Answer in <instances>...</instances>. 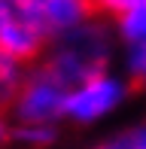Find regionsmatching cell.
I'll list each match as a JSON object with an SVG mask.
<instances>
[{
  "instance_id": "9c48e42d",
  "label": "cell",
  "mask_w": 146,
  "mask_h": 149,
  "mask_svg": "<svg viewBox=\"0 0 146 149\" xmlns=\"http://www.w3.org/2000/svg\"><path fill=\"white\" fill-rule=\"evenodd\" d=\"M101 149H146V131H137V134H125V137L113 140V143L101 146Z\"/></svg>"
},
{
  "instance_id": "6da1fadb",
  "label": "cell",
  "mask_w": 146,
  "mask_h": 149,
  "mask_svg": "<svg viewBox=\"0 0 146 149\" xmlns=\"http://www.w3.org/2000/svg\"><path fill=\"white\" fill-rule=\"evenodd\" d=\"M107 58H110V33L101 24L85 22L82 28L61 33L55 40V49L43 67L73 91L76 85L101 76L107 70Z\"/></svg>"
},
{
  "instance_id": "3957f363",
  "label": "cell",
  "mask_w": 146,
  "mask_h": 149,
  "mask_svg": "<svg viewBox=\"0 0 146 149\" xmlns=\"http://www.w3.org/2000/svg\"><path fill=\"white\" fill-rule=\"evenodd\" d=\"M67 97H70V88L61 85L46 67H40L37 73L24 79L22 91L15 97V113L24 125H49L52 119L67 113Z\"/></svg>"
},
{
  "instance_id": "5b68a950",
  "label": "cell",
  "mask_w": 146,
  "mask_h": 149,
  "mask_svg": "<svg viewBox=\"0 0 146 149\" xmlns=\"http://www.w3.org/2000/svg\"><path fill=\"white\" fill-rule=\"evenodd\" d=\"M40 3L52 28V37L82 28L85 22H91V12H95V0H40Z\"/></svg>"
},
{
  "instance_id": "8992f818",
  "label": "cell",
  "mask_w": 146,
  "mask_h": 149,
  "mask_svg": "<svg viewBox=\"0 0 146 149\" xmlns=\"http://www.w3.org/2000/svg\"><path fill=\"white\" fill-rule=\"evenodd\" d=\"M119 31H122V37L128 40L131 46L146 43V0L134 3L128 12L119 15Z\"/></svg>"
},
{
  "instance_id": "30bf717a",
  "label": "cell",
  "mask_w": 146,
  "mask_h": 149,
  "mask_svg": "<svg viewBox=\"0 0 146 149\" xmlns=\"http://www.w3.org/2000/svg\"><path fill=\"white\" fill-rule=\"evenodd\" d=\"M134 3H140V0H95V9L110 12V15H122V12H128Z\"/></svg>"
},
{
  "instance_id": "277c9868",
  "label": "cell",
  "mask_w": 146,
  "mask_h": 149,
  "mask_svg": "<svg viewBox=\"0 0 146 149\" xmlns=\"http://www.w3.org/2000/svg\"><path fill=\"white\" fill-rule=\"evenodd\" d=\"M122 94H125V85L119 82L116 76L101 73V76L88 79V82L76 85V88L70 91L67 116L76 119V122H91V119L104 116V113H110L113 107L122 100Z\"/></svg>"
},
{
  "instance_id": "ba28073f",
  "label": "cell",
  "mask_w": 146,
  "mask_h": 149,
  "mask_svg": "<svg viewBox=\"0 0 146 149\" xmlns=\"http://www.w3.org/2000/svg\"><path fill=\"white\" fill-rule=\"evenodd\" d=\"M128 70H131V79L137 85L146 88V43H137L131 46V55H128Z\"/></svg>"
},
{
  "instance_id": "52a82bcc",
  "label": "cell",
  "mask_w": 146,
  "mask_h": 149,
  "mask_svg": "<svg viewBox=\"0 0 146 149\" xmlns=\"http://www.w3.org/2000/svg\"><path fill=\"white\" fill-rule=\"evenodd\" d=\"M22 85H24V79H22V67H18V61L0 52V104L18 97Z\"/></svg>"
},
{
  "instance_id": "8fae6325",
  "label": "cell",
  "mask_w": 146,
  "mask_h": 149,
  "mask_svg": "<svg viewBox=\"0 0 146 149\" xmlns=\"http://www.w3.org/2000/svg\"><path fill=\"white\" fill-rule=\"evenodd\" d=\"M0 137H3V125H0Z\"/></svg>"
},
{
  "instance_id": "7a4b0ae2",
  "label": "cell",
  "mask_w": 146,
  "mask_h": 149,
  "mask_svg": "<svg viewBox=\"0 0 146 149\" xmlns=\"http://www.w3.org/2000/svg\"><path fill=\"white\" fill-rule=\"evenodd\" d=\"M52 28L40 0H0V52L9 58L34 61L43 52Z\"/></svg>"
}]
</instances>
